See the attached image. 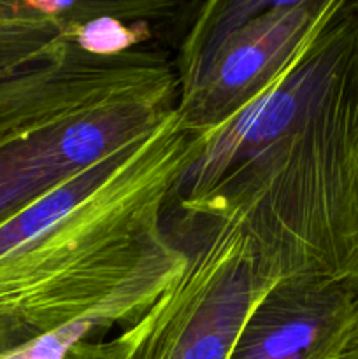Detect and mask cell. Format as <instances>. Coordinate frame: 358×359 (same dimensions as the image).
<instances>
[{"mask_svg": "<svg viewBox=\"0 0 358 359\" xmlns=\"http://www.w3.org/2000/svg\"><path fill=\"white\" fill-rule=\"evenodd\" d=\"M332 0L269 2L223 42L200 79L178 95V109L195 132L225 121L258 97L279 74Z\"/></svg>", "mask_w": 358, "mask_h": 359, "instance_id": "obj_5", "label": "cell"}, {"mask_svg": "<svg viewBox=\"0 0 358 359\" xmlns=\"http://www.w3.org/2000/svg\"><path fill=\"white\" fill-rule=\"evenodd\" d=\"M186 265L171 287L93 359H232L253 312L279 284L248 235L223 219L181 217Z\"/></svg>", "mask_w": 358, "mask_h": 359, "instance_id": "obj_3", "label": "cell"}, {"mask_svg": "<svg viewBox=\"0 0 358 359\" xmlns=\"http://www.w3.org/2000/svg\"><path fill=\"white\" fill-rule=\"evenodd\" d=\"M90 2L0 0V83L56 58L74 44Z\"/></svg>", "mask_w": 358, "mask_h": 359, "instance_id": "obj_7", "label": "cell"}, {"mask_svg": "<svg viewBox=\"0 0 358 359\" xmlns=\"http://www.w3.org/2000/svg\"><path fill=\"white\" fill-rule=\"evenodd\" d=\"M178 86L105 95L0 130V224L154 128Z\"/></svg>", "mask_w": 358, "mask_h": 359, "instance_id": "obj_4", "label": "cell"}, {"mask_svg": "<svg viewBox=\"0 0 358 359\" xmlns=\"http://www.w3.org/2000/svg\"><path fill=\"white\" fill-rule=\"evenodd\" d=\"M197 132L172 109L151 132L0 224V337L30 342L142 316L186 265L165 210Z\"/></svg>", "mask_w": 358, "mask_h": 359, "instance_id": "obj_2", "label": "cell"}, {"mask_svg": "<svg viewBox=\"0 0 358 359\" xmlns=\"http://www.w3.org/2000/svg\"><path fill=\"white\" fill-rule=\"evenodd\" d=\"M358 323V293L281 280L249 318L232 359H325Z\"/></svg>", "mask_w": 358, "mask_h": 359, "instance_id": "obj_6", "label": "cell"}, {"mask_svg": "<svg viewBox=\"0 0 358 359\" xmlns=\"http://www.w3.org/2000/svg\"><path fill=\"white\" fill-rule=\"evenodd\" d=\"M91 335L84 326H72L30 342L0 339V359H91Z\"/></svg>", "mask_w": 358, "mask_h": 359, "instance_id": "obj_8", "label": "cell"}, {"mask_svg": "<svg viewBox=\"0 0 358 359\" xmlns=\"http://www.w3.org/2000/svg\"><path fill=\"white\" fill-rule=\"evenodd\" d=\"M347 4H350V9L353 11V14L357 16V20H358V2H347Z\"/></svg>", "mask_w": 358, "mask_h": 359, "instance_id": "obj_10", "label": "cell"}, {"mask_svg": "<svg viewBox=\"0 0 358 359\" xmlns=\"http://www.w3.org/2000/svg\"><path fill=\"white\" fill-rule=\"evenodd\" d=\"M325 359H358V323Z\"/></svg>", "mask_w": 358, "mask_h": 359, "instance_id": "obj_9", "label": "cell"}, {"mask_svg": "<svg viewBox=\"0 0 358 359\" xmlns=\"http://www.w3.org/2000/svg\"><path fill=\"white\" fill-rule=\"evenodd\" d=\"M172 202L244 231L263 270L358 293V20L332 0L262 93L197 132Z\"/></svg>", "mask_w": 358, "mask_h": 359, "instance_id": "obj_1", "label": "cell"}]
</instances>
